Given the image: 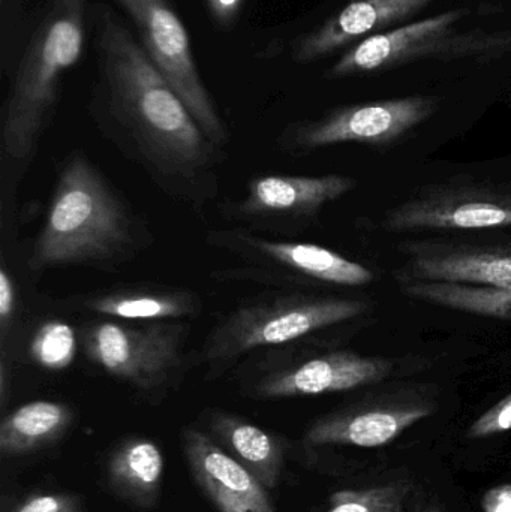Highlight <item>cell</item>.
Segmentation results:
<instances>
[{"label":"cell","instance_id":"obj_1","mask_svg":"<svg viewBox=\"0 0 511 512\" xmlns=\"http://www.w3.org/2000/svg\"><path fill=\"white\" fill-rule=\"evenodd\" d=\"M99 23L110 137L168 194L197 204L212 198L222 147L204 134L179 93L116 15L105 9Z\"/></svg>","mask_w":511,"mask_h":512},{"label":"cell","instance_id":"obj_2","mask_svg":"<svg viewBox=\"0 0 511 512\" xmlns=\"http://www.w3.org/2000/svg\"><path fill=\"white\" fill-rule=\"evenodd\" d=\"M141 245L143 233L123 198L86 156L74 155L57 177L29 264L35 273L59 265L110 267Z\"/></svg>","mask_w":511,"mask_h":512},{"label":"cell","instance_id":"obj_3","mask_svg":"<svg viewBox=\"0 0 511 512\" xmlns=\"http://www.w3.org/2000/svg\"><path fill=\"white\" fill-rule=\"evenodd\" d=\"M87 0H48L11 83L2 122V153L24 165L38 149L68 72L86 44Z\"/></svg>","mask_w":511,"mask_h":512},{"label":"cell","instance_id":"obj_4","mask_svg":"<svg viewBox=\"0 0 511 512\" xmlns=\"http://www.w3.org/2000/svg\"><path fill=\"white\" fill-rule=\"evenodd\" d=\"M368 306L347 298L269 292L243 301L222 316L198 351L207 379H219L246 357L291 345L317 331L359 318Z\"/></svg>","mask_w":511,"mask_h":512},{"label":"cell","instance_id":"obj_5","mask_svg":"<svg viewBox=\"0 0 511 512\" xmlns=\"http://www.w3.org/2000/svg\"><path fill=\"white\" fill-rule=\"evenodd\" d=\"M188 334L186 322L104 318L86 325L81 340L93 366L144 396L162 397L200 364Z\"/></svg>","mask_w":511,"mask_h":512},{"label":"cell","instance_id":"obj_6","mask_svg":"<svg viewBox=\"0 0 511 512\" xmlns=\"http://www.w3.org/2000/svg\"><path fill=\"white\" fill-rule=\"evenodd\" d=\"M470 14L468 8L450 9L369 36L348 48L326 77L374 74L420 60L489 62L511 53L510 30H458Z\"/></svg>","mask_w":511,"mask_h":512},{"label":"cell","instance_id":"obj_7","mask_svg":"<svg viewBox=\"0 0 511 512\" xmlns=\"http://www.w3.org/2000/svg\"><path fill=\"white\" fill-rule=\"evenodd\" d=\"M240 364L245 393L258 400L294 399L356 390L381 381L392 367L380 358L360 357L351 351L300 357L291 345L263 349Z\"/></svg>","mask_w":511,"mask_h":512},{"label":"cell","instance_id":"obj_8","mask_svg":"<svg viewBox=\"0 0 511 512\" xmlns=\"http://www.w3.org/2000/svg\"><path fill=\"white\" fill-rule=\"evenodd\" d=\"M207 243L242 262V267L216 273V277L225 280H249L275 286L299 280L362 286L374 279V274L365 265L323 246L264 239L245 228L212 231L207 236Z\"/></svg>","mask_w":511,"mask_h":512},{"label":"cell","instance_id":"obj_9","mask_svg":"<svg viewBox=\"0 0 511 512\" xmlns=\"http://www.w3.org/2000/svg\"><path fill=\"white\" fill-rule=\"evenodd\" d=\"M132 18L150 62L174 87L204 134L224 147L228 131L192 53L182 18L168 0H116Z\"/></svg>","mask_w":511,"mask_h":512},{"label":"cell","instance_id":"obj_10","mask_svg":"<svg viewBox=\"0 0 511 512\" xmlns=\"http://www.w3.org/2000/svg\"><path fill=\"white\" fill-rule=\"evenodd\" d=\"M437 107V99L428 96L348 105L320 119L293 123L282 132L279 146L302 153L344 143L390 144L428 120Z\"/></svg>","mask_w":511,"mask_h":512},{"label":"cell","instance_id":"obj_11","mask_svg":"<svg viewBox=\"0 0 511 512\" xmlns=\"http://www.w3.org/2000/svg\"><path fill=\"white\" fill-rule=\"evenodd\" d=\"M356 186L350 177L264 174L249 180L243 200L228 215L252 230L279 231L314 218L326 204L339 200Z\"/></svg>","mask_w":511,"mask_h":512},{"label":"cell","instance_id":"obj_12","mask_svg":"<svg viewBox=\"0 0 511 512\" xmlns=\"http://www.w3.org/2000/svg\"><path fill=\"white\" fill-rule=\"evenodd\" d=\"M183 453L198 489L218 512H276L269 490L206 432L188 427Z\"/></svg>","mask_w":511,"mask_h":512},{"label":"cell","instance_id":"obj_13","mask_svg":"<svg viewBox=\"0 0 511 512\" xmlns=\"http://www.w3.org/2000/svg\"><path fill=\"white\" fill-rule=\"evenodd\" d=\"M435 0H353L321 26L300 36L293 47L299 65L318 62L369 36L402 26Z\"/></svg>","mask_w":511,"mask_h":512},{"label":"cell","instance_id":"obj_14","mask_svg":"<svg viewBox=\"0 0 511 512\" xmlns=\"http://www.w3.org/2000/svg\"><path fill=\"white\" fill-rule=\"evenodd\" d=\"M431 414V406L417 403L335 412L309 427L305 444L308 447H384Z\"/></svg>","mask_w":511,"mask_h":512},{"label":"cell","instance_id":"obj_15","mask_svg":"<svg viewBox=\"0 0 511 512\" xmlns=\"http://www.w3.org/2000/svg\"><path fill=\"white\" fill-rule=\"evenodd\" d=\"M75 306L120 321H180L198 318L203 301L194 291L165 285H126L75 298Z\"/></svg>","mask_w":511,"mask_h":512},{"label":"cell","instance_id":"obj_16","mask_svg":"<svg viewBox=\"0 0 511 512\" xmlns=\"http://www.w3.org/2000/svg\"><path fill=\"white\" fill-rule=\"evenodd\" d=\"M206 427L207 435L269 492L278 487L285 465V445L279 436L224 409H210Z\"/></svg>","mask_w":511,"mask_h":512},{"label":"cell","instance_id":"obj_17","mask_svg":"<svg viewBox=\"0 0 511 512\" xmlns=\"http://www.w3.org/2000/svg\"><path fill=\"white\" fill-rule=\"evenodd\" d=\"M164 469L158 444L143 436H129L111 450L105 462V481L120 501L140 510H153L161 499Z\"/></svg>","mask_w":511,"mask_h":512},{"label":"cell","instance_id":"obj_18","mask_svg":"<svg viewBox=\"0 0 511 512\" xmlns=\"http://www.w3.org/2000/svg\"><path fill=\"white\" fill-rule=\"evenodd\" d=\"M75 412L66 403L35 400L6 415L0 424V454L29 456L53 447L74 426Z\"/></svg>","mask_w":511,"mask_h":512},{"label":"cell","instance_id":"obj_19","mask_svg":"<svg viewBox=\"0 0 511 512\" xmlns=\"http://www.w3.org/2000/svg\"><path fill=\"white\" fill-rule=\"evenodd\" d=\"M393 230H488L511 227V206L492 201H425L408 204L390 216Z\"/></svg>","mask_w":511,"mask_h":512},{"label":"cell","instance_id":"obj_20","mask_svg":"<svg viewBox=\"0 0 511 512\" xmlns=\"http://www.w3.org/2000/svg\"><path fill=\"white\" fill-rule=\"evenodd\" d=\"M414 277L420 282L461 283L511 289V255L452 254L420 258L414 262Z\"/></svg>","mask_w":511,"mask_h":512},{"label":"cell","instance_id":"obj_21","mask_svg":"<svg viewBox=\"0 0 511 512\" xmlns=\"http://www.w3.org/2000/svg\"><path fill=\"white\" fill-rule=\"evenodd\" d=\"M404 291L411 297L437 306L489 318L511 319V289L461 283L417 282L407 286Z\"/></svg>","mask_w":511,"mask_h":512},{"label":"cell","instance_id":"obj_22","mask_svg":"<svg viewBox=\"0 0 511 512\" xmlns=\"http://www.w3.org/2000/svg\"><path fill=\"white\" fill-rule=\"evenodd\" d=\"M77 354V336L74 328L63 321L44 322L30 340V357L42 369L65 370Z\"/></svg>","mask_w":511,"mask_h":512},{"label":"cell","instance_id":"obj_23","mask_svg":"<svg viewBox=\"0 0 511 512\" xmlns=\"http://www.w3.org/2000/svg\"><path fill=\"white\" fill-rule=\"evenodd\" d=\"M405 493L398 486L342 490L332 495L324 512H404Z\"/></svg>","mask_w":511,"mask_h":512},{"label":"cell","instance_id":"obj_24","mask_svg":"<svg viewBox=\"0 0 511 512\" xmlns=\"http://www.w3.org/2000/svg\"><path fill=\"white\" fill-rule=\"evenodd\" d=\"M6 512H86L77 495L66 492L35 493Z\"/></svg>","mask_w":511,"mask_h":512},{"label":"cell","instance_id":"obj_25","mask_svg":"<svg viewBox=\"0 0 511 512\" xmlns=\"http://www.w3.org/2000/svg\"><path fill=\"white\" fill-rule=\"evenodd\" d=\"M511 430V393L491 409L480 415L470 429L468 438L485 439Z\"/></svg>","mask_w":511,"mask_h":512},{"label":"cell","instance_id":"obj_26","mask_svg":"<svg viewBox=\"0 0 511 512\" xmlns=\"http://www.w3.org/2000/svg\"><path fill=\"white\" fill-rule=\"evenodd\" d=\"M17 288H15L14 277L9 273L8 268L2 265L0 268V330L2 339L11 330L12 322L17 315Z\"/></svg>","mask_w":511,"mask_h":512},{"label":"cell","instance_id":"obj_27","mask_svg":"<svg viewBox=\"0 0 511 512\" xmlns=\"http://www.w3.org/2000/svg\"><path fill=\"white\" fill-rule=\"evenodd\" d=\"M206 3L213 21L224 29L233 26L243 6V0H206Z\"/></svg>","mask_w":511,"mask_h":512},{"label":"cell","instance_id":"obj_28","mask_svg":"<svg viewBox=\"0 0 511 512\" xmlns=\"http://www.w3.org/2000/svg\"><path fill=\"white\" fill-rule=\"evenodd\" d=\"M483 512H511V484L492 487L482 499Z\"/></svg>","mask_w":511,"mask_h":512},{"label":"cell","instance_id":"obj_29","mask_svg":"<svg viewBox=\"0 0 511 512\" xmlns=\"http://www.w3.org/2000/svg\"><path fill=\"white\" fill-rule=\"evenodd\" d=\"M6 397H8V367L2 358L0 361V400H2V405H5Z\"/></svg>","mask_w":511,"mask_h":512},{"label":"cell","instance_id":"obj_30","mask_svg":"<svg viewBox=\"0 0 511 512\" xmlns=\"http://www.w3.org/2000/svg\"><path fill=\"white\" fill-rule=\"evenodd\" d=\"M429 512H435V511H429Z\"/></svg>","mask_w":511,"mask_h":512}]
</instances>
